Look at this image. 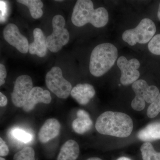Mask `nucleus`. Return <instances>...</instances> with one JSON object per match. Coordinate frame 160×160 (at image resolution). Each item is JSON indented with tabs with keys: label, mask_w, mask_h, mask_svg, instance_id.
Instances as JSON below:
<instances>
[{
	"label": "nucleus",
	"mask_w": 160,
	"mask_h": 160,
	"mask_svg": "<svg viewBox=\"0 0 160 160\" xmlns=\"http://www.w3.org/2000/svg\"><path fill=\"white\" fill-rule=\"evenodd\" d=\"M51 94L49 91L44 90L39 87H33L23 106V110L29 112L34 109L38 103L48 104L51 102Z\"/></svg>",
	"instance_id": "9b49d317"
},
{
	"label": "nucleus",
	"mask_w": 160,
	"mask_h": 160,
	"mask_svg": "<svg viewBox=\"0 0 160 160\" xmlns=\"http://www.w3.org/2000/svg\"><path fill=\"white\" fill-rule=\"evenodd\" d=\"M143 160H160V152H157L149 142H145L141 147Z\"/></svg>",
	"instance_id": "6ab92c4d"
},
{
	"label": "nucleus",
	"mask_w": 160,
	"mask_h": 160,
	"mask_svg": "<svg viewBox=\"0 0 160 160\" xmlns=\"http://www.w3.org/2000/svg\"><path fill=\"white\" fill-rule=\"evenodd\" d=\"M118 56L117 48L111 43L98 45L92 52L90 56V73L96 77L105 74L114 65Z\"/></svg>",
	"instance_id": "7ed1b4c3"
},
{
	"label": "nucleus",
	"mask_w": 160,
	"mask_h": 160,
	"mask_svg": "<svg viewBox=\"0 0 160 160\" xmlns=\"http://www.w3.org/2000/svg\"><path fill=\"white\" fill-rule=\"evenodd\" d=\"M71 96L79 104L86 105L95 94L94 87L89 84H79L72 89Z\"/></svg>",
	"instance_id": "ddd939ff"
},
{
	"label": "nucleus",
	"mask_w": 160,
	"mask_h": 160,
	"mask_svg": "<svg viewBox=\"0 0 160 160\" xmlns=\"http://www.w3.org/2000/svg\"><path fill=\"white\" fill-rule=\"evenodd\" d=\"M46 83L48 89L60 98H67L72 89L71 83L64 78L62 69L58 66L52 67L47 72Z\"/></svg>",
	"instance_id": "0eeeda50"
},
{
	"label": "nucleus",
	"mask_w": 160,
	"mask_h": 160,
	"mask_svg": "<svg viewBox=\"0 0 160 160\" xmlns=\"http://www.w3.org/2000/svg\"><path fill=\"white\" fill-rule=\"evenodd\" d=\"M117 65L121 71L120 82L122 85L128 86L138 81L140 77L138 60L132 58L128 61L125 57L121 56L118 59Z\"/></svg>",
	"instance_id": "6e6552de"
},
{
	"label": "nucleus",
	"mask_w": 160,
	"mask_h": 160,
	"mask_svg": "<svg viewBox=\"0 0 160 160\" xmlns=\"http://www.w3.org/2000/svg\"><path fill=\"white\" fill-rule=\"evenodd\" d=\"M56 2H63V1H62V0H61V1H60V0H58V1H56Z\"/></svg>",
	"instance_id": "7c9ffc66"
},
{
	"label": "nucleus",
	"mask_w": 160,
	"mask_h": 160,
	"mask_svg": "<svg viewBox=\"0 0 160 160\" xmlns=\"http://www.w3.org/2000/svg\"><path fill=\"white\" fill-rule=\"evenodd\" d=\"M13 160H35V152L32 147H26L15 154Z\"/></svg>",
	"instance_id": "aec40b11"
},
{
	"label": "nucleus",
	"mask_w": 160,
	"mask_h": 160,
	"mask_svg": "<svg viewBox=\"0 0 160 160\" xmlns=\"http://www.w3.org/2000/svg\"><path fill=\"white\" fill-rule=\"evenodd\" d=\"M86 160H102L100 159V158H96V157H93V158H89L88 159Z\"/></svg>",
	"instance_id": "cd10ccee"
},
{
	"label": "nucleus",
	"mask_w": 160,
	"mask_h": 160,
	"mask_svg": "<svg viewBox=\"0 0 160 160\" xmlns=\"http://www.w3.org/2000/svg\"><path fill=\"white\" fill-rule=\"evenodd\" d=\"M60 129L61 125L56 119H47L39 131V140L42 143L47 142L58 135Z\"/></svg>",
	"instance_id": "f8f14e48"
},
{
	"label": "nucleus",
	"mask_w": 160,
	"mask_h": 160,
	"mask_svg": "<svg viewBox=\"0 0 160 160\" xmlns=\"http://www.w3.org/2000/svg\"><path fill=\"white\" fill-rule=\"evenodd\" d=\"M158 19L160 21V3L159 6L158 10Z\"/></svg>",
	"instance_id": "c85d7f7f"
},
{
	"label": "nucleus",
	"mask_w": 160,
	"mask_h": 160,
	"mask_svg": "<svg viewBox=\"0 0 160 160\" xmlns=\"http://www.w3.org/2000/svg\"><path fill=\"white\" fill-rule=\"evenodd\" d=\"M160 112V92L153 102L150 104L147 111V116L153 118Z\"/></svg>",
	"instance_id": "412c9836"
},
{
	"label": "nucleus",
	"mask_w": 160,
	"mask_h": 160,
	"mask_svg": "<svg viewBox=\"0 0 160 160\" xmlns=\"http://www.w3.org/2000/svg\"><path fill=\"white\" fill-rule=\"evenodd\" d=\"M90 0H78L73 8L71 21L77 27H82L90 23L95 27L102 28L106 26L109 21V14L106 9L93 8Z\"/></svg>",
	"instance_id": "f03ea898"
},
{
	"label": "nucleus",
	"mask_w": 160,
	"mask_h": 160,
	"mask_svg": "<svg viewBox=\"0 0 160 160\" xmlns=\"http://www.w3.org/2000/svg\"><path fill=\"white\" fill-rule=\"evenodd\" d=\"M33 88L31 78L24 75L19 76L15 82L14 88L12 93V101L14 106L23 107Z\"/></svg>",
	"instance_id": "1a4fd4ad"
},
{
	"label": "nucleus",
	"mask_w": 160,
	"mask_h": 160,
	"mask_svg": "<svg viewBox=\"0 0 160 160\" xmlns=\"http://www.w3.org/2000/svg\"><path fill=\"white\" fill-rule=\"evenodd\" d=\"M12 134L16 138L24 143L28 142L31 140V135L22 129H14L12 132Z\"/></svg>",
	"instance_id": "5701e85b"
},
{
	"label": "nucleus",
	"mask_w": 160,
	"mask_h": 160,
	"mask_svg": "<svg viewBox=\"0 0 160 160\" xmlns=\"http://www.w3.org/2000/svg\"><path fill=\"white\" fill-rule=\"evenodd\" d=\"M133 127L131 118L126 113L118 112H103L95 124L96 129L101 134L120 138L129 137Z\"/></svg>",
	"instance_id": "f257e3e1"
},
{
	"label": "nucleus",
	"mask_w": 160,
	"mask_h": 160,
	"mask_svg": "<svg viewBox=\"0 0 160 160\" xmlns=\"http://www.w3.org/2000/svg\"><path fill=\"white\" fill-rule=\"evenodd\" d=\"M34 41L29 44V52L31 54L36 55L39 57H45L47 53V42L42 31L39 28H36L33 31Z\"/></svg>",
	"instance_id": "4468645a"
},
{
	"label": "nucleus",
	"mask_w": 160,
	"mask_h": 160,
	"mask_svg": "<svg viewBox=\"0 0 160 160\" xmlns=\"http://www.w3.org/2000/svg\"><path fill=\"white\" fill-rule=\"evenodd\" d=\"M156 31L154 23L150 19L144 18L136 28L124 32L122 39L131 46H134L137 43L146 44L151 41Z\"/></svg>",
	"instance_id": "20e7f679"
},
{
	"label": "nucleus",
	"mask_w": 160,
	"mask_h": 160,
	"mask_svg": "<svg viewBox=\"0 0 160 160\" xmlns=\"http://www.w3.org/2000/svg\"><path fill=\"white\" fill-rule=\"evenodd\" d=\"M148 49L152 54L160 55V34L155 36L149 42Z\"/></svg>",
	"instance_id": "4be33fe9"
},
{
	"label": "nucleus",
	"mask_w": 160,
	"mask_h": 160,
	"mask_svg": "<svg viewBox=\"0 0 160 160\" xmlns=\"http://www.w3.org/2000/svg\"><path fill=\"white\" fill-rule=\"evenodd\" d=\"M77 118L72 123V128L76 133L83 134L91 129L92 121L87 112L83 109H79L77 112Z\"/></svg>",
	"instance_id": "2eb2a0df"
},
{
	"label": "nucleus",
	"mask_w": 160,
	"mask_h": 160,
	"mask_svg": "<svg viewBox=\"0 0 160 160\" xmlns=\"http://www.w3.org/2000/svg\"><path fill=\"white\" fill-rule=\"evenodd\" d=\"M132 88L136 96L132 102L131 107L136 111L143 110L146 106V102L151 104L159 94L156 86H149L144 80L136 81L132 84Z\"/></svg>",
	"instance_id": "39448f33"
},
{
	"label": "nucleus",
	"mask_w": 160,
	"mask_h": 160,
	"mask_svg": "<svg viewBox=\"0 0 160 160\" xmlns=\"http://www.w3.org/2000/svg\"><path fill=\"white\" fill-rule=\"evenodd\" d=\"M79 152L78 143L74 140H68L62 146L57 160H76Z\"/></svg>",
	"instance_id": "f3484780"
},
{
	"label": "nucleus",
	"mask_w": 160,
	"mask_h": 160,
	"mask_svg": "<svg viewBox=\"0 0 160 160\" xmlns=\"http://www.w3.org/2000/svg\"><path fill=\"white\" fill-rule=\"evenodd\" d=\"M53 32L46 38L48 49L52 52H57L68 43L69 33L65 28L66 21L61 15H57L52 22Z\"/></svg>",
	"instance_id": "423d86ee"
},
{
	"label": "nucleus",
	"mask_w": 160,
	"mask_h": 160,
	"mask_svg": "<svg viewBox=\"0 0 160 160\" xmlns=\"http://www.w3.org/2000/svg\"><path fill=\"white\" fill-rule=\"evenodd\" d=\"M8 103V100L6 96L2 93V92H0V106L1 107H4L7 105Z\"/></svg>",
	"instance_id": "a878e982"
},
{
	"label": "nucleus",
	"mask_w": 160,
	"mask_h": 160,
	"mask_svg": "<svg viewBox=\"0 0 160 160\" xmlns=\"http://www.w3.org/2000/svg\"><path fill=\"white\" fill-rule=\"evenodd\" d=\"M9 153V149L2 138H0V156H6Z\"/></svg>",
	"instance_id": "b1692460"
},
{
	"label": "nucleus",
	"mask_w": 160,
	"mask_h": 160,
	"mask_svg": "<svg viewBox=\"0 0 160 160\" xmlns=\"http://www.w3.org/2000/svg\"><path fill=\"white\" fill-rule=\"evenodd\" d=\"M137 137L145 142L160 139V121L148 124L138 132Z\"/></svg>",
	"instance_id": "dca6fc26"
},
{
	"label": "nucleus",
	"mask_w": 160,
	"mask_h": 160,
	"mask_svg": "<svg viewBox=\"0 0 160 160\" xmlns=\"http://www.w3.org/2000/svg\"><path fill=\"white\" fill-rule=\"evenodd\" d=\"M0 160H6V159L4 158L1 157V158H0Z\"/></svg>",
	"instance_id": "c756f323"
},
{
	"label": "nucleus",
	"mask_w": 160,
	"mask_h": 160,
	"mask_svg": "<svg viewBox=\"0 0 160 160\" xmlns=\"http://www.w3.org/2000/svg\"><path fill=\"white\" fill-rule=\"evenodd\" d=\"M4 39L10 45L22 53L29 51V44L27 38L21 34L18 28L12 23L8 24L3 31Z\"/></svg>",
	"instance_id": "9d476101"
},
{
	"label": "nucleus",
	"mask_w": 160,
	"mask_h": 160,
	"mask_svg": "<svg viewBox=\"0 0 160 160\" xmlns=\"http://www.w3.org/2000/svg\"><path fill=\"white\" fill-rule=\"evenodd\" d=\"M7 76L6 67L3 64H0V86L4 85Z\"/></svg>",
	"instance_id": "393cba45"
},
{
	"label": "nucleus",
	"mask_w": 160,
	"mask_h": 160,
	"mask_svg": "<svg viewBox=\"0 0 160 160\" xmlns=\"http://www.w3.org/2000/svg\"><path fill=\"white\" fill-rule=\"evenodd\" d=\"M17 2L23 4L29 8L32 17L38 19L42 17L43 12L42 2L40 0H18Z\"/></svg>",
	"instance_id": "a211bd4d"
},
{
	"label": "nucleus",
	"mask_w": 160,
	"mask_h": 160,
	"mask_svg": "<svg viewBox=\"0 0 160 160\" xmlns=\"http://www.w3.org/2000/svg\"><path fill=\"white\" fill-rule=\"evenodd\" d=\"M117 160H131L129 158L125 157H121L119 158Z\"/></svg>",
	"instance_id": "bb28decb"
}]
</instances>
